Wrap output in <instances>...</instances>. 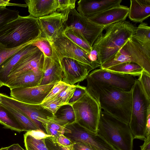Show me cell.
Segmentation results:
<instances>
[{"instance_id": "obj_1", "label": "cell", "mask_w": 150, "mask_h": 150, "mask_svg": "<svg viewBox=\"0 0 150 150\" xmlns=\"http://www.w3.org/2000/svg\"><path fill=\"white\" fill-rule=\"evenodd\" d=\"M86 79L87 92L95 99L101 109L129 124L132 104V89L127 91L96 83L87 77Z\"/></svg>"}, {"instance_id": "obj_2", "label": "cell", "mask_w": 150, "mask_h": 150, "mask_svg": "<svg viewBox=\"0 0 150 150\" xmlns=\"http://www.w3.org/2000/svg\"><path fill=\"white\" fill-rule=\"evenodd\" d=\"M137 28L126 21L105 27V33H101L92 46L97 50L100 66L115 55L135 34Z\"/></svg>"}, {"instance_id": "obj_3", "label": "cell", "mask_w": 150, "mask_h": 150, "mask_svg": "<svg viewBox=\"0 0 150 150\" xmlns=\"http://www.w3.org/2000/svg\"><path fill=\"white\" fill-rule=\"evenodd\" d=\"M38 19L19 16L0 28V43L9 48L32 43L41 38Z\"/></svg>"}, {"instance_id": "obj_4", "label": "cell", "mask_w": 150, "mask_h": 150, "mask_svg": "<svg viewBox=\"0 0 150 150\" xmlns=\"http://www.w3.org/2000/svg\"><path fill=\"white\" fill-rule=\"evenodd\" d=\"M97 133L116 150H133L134 138L128 124L101 111Z\"/></svg>"}, {"instance_id": "obj_5", "label": "cell", "mask_w": 150, "mask_h": 150, "mask_svg": "<svg viewBox=\"0 0 150 150\" xmlns=\"http://www.w3.org/2000/svg\"><path fill=\"white\" fill-rule=\"evenodd\" d=\"M129 62L138 64L150 74V45L139 40L133 35L113 57L101 65L100 68L105 69Z\"/></svg>"}, {"instance_id": "obj_6", "label": "cell", "mask_w": 150, "mask_h": 150, "mask_svg": "<svg viewBox=\"0 0 150 150\" xmlns=\"http://www.w3.org/2000/svg\"><path fill=\"white\" fill-rule=\"evenodd\" d=\"M150 110V98L145 93L138 79L132 88L130 119L128 124L133 138L144 140L146 138V123Z\"/></svg>"}, {"instance_id": "obj_7", "label": "cell", "mask_w": 150, "mask_h": 150, "mask_svg": "<svg viewBox=\"0 0 150 150\" xmlns=\"http://www.w3.org/2000/svg\"><path fill=\"white\" fill-rule=\"evenodd\" d=\"M64 27L61 28L54 38L47 40L52 50L51 58L60 63L64 58L75 59L90 66L93 70L100 65L93 63L90 60L89 54L75 44L64 34Z\"/></svg>"}, {"instance_id": "obj_8", "label": "cell", "mask_w": 150, "mask_h": 150, "mask_svg": "<svg viewBox=\"0 0 150 150\" xmlns=\"http://www.w3.org/2000/svg\"><path fill=\"white\" fill-rule=\"evenodd\" d=\"M75 122L97 133L101 109L97 101L87 92L72 105Z\"/></svg>"}, {"instance_id": "obj_9", "label": "cell", "mask_w": 150, "mask_h": 150, "mask_svg": "<svg viewBox=\"0 0 150 150\" xmlns=\"http://www.w3.org/2000/svg\"><path fill=\"white\" fill-rule=\"evenodd\" d=\"M1 103L22 113L29 118L39 129L46 133L43 125L47 124L53 117L54 115L51 112L44 108L41 104L25 103L1 93Z\"/></svg>"}, {"instance_id": "obj_10", "label": "cell", "mask_w": 150, "mask_h": 150, "mask_svg": "<svg viewBox=\"0 0 150 150\" xmlns=\"http://www.w3.org/2000/svg\"><path fill=\"white\" fill-rule=\"evenodd\" d=\"M66 26L71 28L91 47L105 28L80 14L75 8L68 14L64 24V27Z\"/></svg>"}, {"instance_id": "obj_11", "label": "cell", "mask_w": 150, "mask_h": 150, "mask_svg": "<svg viewBox=\"0 0 150 150\" xmlns=\"http://www.w3.org/2000/svg\"><path fill=\"white\" fill-rule=\"evenodd\" d=\"M63 135L73 144L83 143L98 150H116L101 136L75 122L64 127Z\"/></svg>"}, {"instance_id": "obj_12", "label": "cell", "mask_w": 150, "mask_h": 150, "mask_svg": "<svg viewBox=\"0 0 150 150\" xmlns=\"http://www.w3.org/2000/svg\"><path fill=\"white\" fill-rule=\"evenodd\" d=\"M87 77L96 83L127 91L132 90L136 79L131 75L113 72L100 68L93 70Z\"/></svg>"}, {"instance_id": "obj_13", "label": "cell", "mask_w": 150, "mask_h": 150, "mask_svg": "<svg viewBox=\"0 0 150 150\" xmlns=\"http://www.w3.org/2000/svg\"><path fill=\"white\" fill-rule=\"evenodd\" d=\"M60 64L63 72L62 81L70 85L83 81L93 70L88 65L69 58H63Z\"/></svg>"}, {"instance_id": "obj_14", "label": "cell", "mask_w": 150, "mask_h": 150, "mask_svg": "<svg viewBox=\"0 0 150 150\" xmlns=\"http://www.w3.org/2000/svg\"><path fill=\"white\" fill-rule=\"evenodd\" d=\"M55 83L30 87L10 89L11 97L29 104H41Z\"/></svg>"}, {"instance_id": "obj_15", "label": "cell", "mask_w": 150, "mask_h": 150, "mask_svg": "<svg viewBox=\"0 0 150 150\" xmlns=\"http://www.w3.org/2000/svg\"><path fill=\"white\" fill-rule=\"evenodd\" d=\"M44 59V54L39 49L25 56L14 66L6 83L17 76L28 72H42Z\"/></svg>"}, {"instance_id": "obj_16", "label": "cell", "mask_w": 150, "mask_h": 150, "mask_svg": "<svg viewBox=\"0 0 150 150\" xmlns=\"http://www.w3.org/2000/svg\"><path fill=\"white\" fill-rule=\"evenodd\" d=\"M38 19L41 32V38L47 40L56 36L58 32L64 27L66 21L64 14L57 11Z\"/></svg>"}, {"instance_id": "obj_17", "label": "cell", "mask_w": 150, "mask_h": 150, "mask_svg": "<svg viewBox=\"0 0 150 150\" xmlns=\"http://www.w3.org/2000/svg\"><path fill=\"white\" fill-rule=\"evenodd\" d=\"M129 8L120 5L96 14L88 18L91 21L104 26L125 21L128 16Z\"/></svg>"}, {"instance_id": "obj_18", "label": "cell", "mask_w": 150, "mask_h": 150, "mask_svg": "<svg viewBox=\"0 0 150 150\" xmlns=\"http://www.w3.org/2000/svg\"><path fill=\"white\" fill-rule=\"evenodd\" d=\"M122 0H86L78 2L77 11L87 18L104 10L120 5Z\"/></svg>"}, {"instance_id": "obj_19", "label": "cell", "mask_w": 150, "mask_h": 150, "mask_svg": "<svg viewBox=\"0 0 150 150\" xmlns=\"http://www.w3.org/2000/svg\"><path fill=\"white\" fill-rule=\"evenodd\" d=\"M63 72L60 64L44 55L42 76L39 85L55 83L62 81Z\"/></svg>"}, {"instance_id": "obj_20", "label": "cell", "mask_w": 150, "mask_h": 150, "mask_svg": "<svg viewBox=\"0 0 150 150\" xmlns=\"http://www.w3.org/2000/svg\"><path fill=\"white\" fill-rule=\"evenodd\" d=\"M32 43L28 44L11 55L0 65V82L4 85L14 66L25 56L39 50Z\"/></svg>"}, {"instance_id": "obj_21", "label": "cell", "mask_w": 150, "mask_h": 150, "mask_svg": "<svg viewBox=\"0 0 150 150\" xmlns=\"http://www.w3.org/2000/svg\"><path fill=\"white\" fill-rule=\"evenodd\" d=\"M30 15L36 18L47 16L57 11L58 0H25Z\"/></svg>"}, {"instance_id": "obj_22", "label": "cell", "mask_w": 150, "mask_h": 150, "mask_svg": "<svg viewBox=\"0 0 150 150\" xmlns=\"http://www.w3.org/2000/svg\"><path fill=\"white\" fill-rule=\"evenodd\" d=\"M128 16L135 23H142L150 16V0H131Z\"/></svg>"}, {"instance_id": "obj_23", "label": "cell", "mask_w": 150, "mask_h": 150, "mask_svg": "<svg viewBox=\"0 0 150 150\" xmlns=\"http://www.w3.org/2000/svg\"><path fill=\"white\" fill-rule=\"evenodd\" d=\"M42 72L31 71L13 79L4 85L10 89L19 87H30L40 85Z\"/></svg>"}, {"instance_id": "obj_24", "label": "cell", "mask_w": 150, "mask_h": 150, "mask_svg": "<svg viewBox=\"0 0 150 150\" xmlns=\"http://www.w3.org/2000/svg\"><path fill=\"white\" fill-rule=\"evenodd\" d=\"M63 127L75 122V116L71 105L69 104L60 106L50 120Z\"/></svg>"}, {"instance_id": "obj_25", "label": "cell", "mask_w": 150, "mask_h": 150, "mask_svg": "<svg viewBox=\"0 0 150 150\" xmlns=\"http://www.w3.org/2000/svg\"><path fill=\"white\" fill-rule=\"evenodd\" d=\"M104 69L113 72L134 76H139L144 70L138 64L130 62L122 63Z\"/></svg>"}, {"instance_id": "obj_26", "label": "cell", "mask_w": 150, "mask_h": 150, "mask_svg": "<svg viewBox=\"0 0 150 150\" xmlns=\"http://www.w3.org/2000/svg\"><path fill=\"white\" fill-rule=\"evenodd\" d=\"M0 123L6 128L20 132L24 129L15 118L6 108L0 103Z\"/></svg>"}, {"instance_id": "obj_27", "label": "cell", "mask_w": 150, "mask_h": 150, "mask_svg": "<svg viewBox=\"0 0 150 150\" xmlns=\"http://www.w3.org/2000/svg\"><path fill=\"white\" fill-rule=\"evenodd\" d=\"M3 104L22 127L24 131L27 132L40 129L29 118L23 114L10 106Z\"/></svg>"}, {"instance_id": "obj_28", "label": "cell", "mask_w": 150, "mask_h": 150, "mask_svg": "<svg viewBox=\"0 0 150 150\" xmlns=\"http://www.w3.org/2000/svg\"><path fill=\"white\" fill-rule=\"evenodd\" d=\"M64 33L71 40L89 54L92 49L91 47L79 35L69 27H64Z\"/></svg>"}, {"instance_id": "obj_29", "label": "cell", "mask_w": 150, "mask_h": 150, "mask_svg": "<svg viewBox=\"0 0 150 150\" xmlns=\"http://www.w3.org/2000/svg\"><path fill=\"white\" fill-rule=\"evenodd\" d=\"M23 135L26 150H49L45 144V139H38L26 133Z\"/></svg>"}, {"instance_id": "obj_30", "label": "cell", "mask_w": 150, "mask_h": 150, "mask_svg": "<svg viewBox=\"0 0 150 150\" xmlns=\"http://www.w3.org/2000/svg\"><path fill=\"white\" fill-rule=\"evenodd\" d=\"M18 10H12L6 6H0V28L16 19L19 16Z\"/></svg>"}, {"instance_id": "obj_31", "label": "cell", "mask_w": 150, "mask_h": 150, "mask_svg": "<svg viewBox=\"0 0 150 150\" xmlns=\"http://www.w3.org/2000/svg\"><path fill=\"white\" fill-rule=\"evenodd\" d=\"M133 36L143 43L150 45V27L145 23H142L137 27Z\"/></svg>"}, {"instance_id": "obj_32", "label": "cell", "mask_w": 150, "mask_h": 150, "mask_svg": "<svg viewBox=\"0 0 150 150\" xmlns=\"http://www.w3.org/2000/svg\"><path fill=\"white\" fill-rule=\"evenodd\" d=\"M46 133L50 136V137L54 141L57 142L58 137L64 132V127L50 121L43 125Z\"/></svg>"}, {"instance_id": "obj_33", "label": "cell", "mask_w": 150, "mask_h": 150, "mask_svg": "<svg viewBox=\"0 0 150 150\" xmlns=\"http://www.w3.org/2000/svg\"><path fill=\"white\" fill-rule=\"evenodd\" d=\"M32 43L25 44L16 48H9L0 43V65L11 55L23 47Z\"/></svg>"}, {"instance_id": "obj_34", "label": "cell", "mask_w": 150, "mask_h": 150, "mask_svg": "<svg viewBox=\"0 0 150 150\" xmlns=\"http://www.w3.org/2000/svg\"><path fill=\"white\" fill-rule=\"evenodd\" d=\"M32 44L37 47L43 53L44 55L52 57V47L47 40L40 38L34 42Z\"/></svg>"}, {"instance_id": "obj_35", "label": "cell", "mask_w": 150, "mask_h": 150, "mask_svg": "<svg viewBox=\"0 0 150 150\" xmlns=\"http://www.w3.org/2000/svg\"><path fill=\"white\" fill-rule=\"evenodd\" d=\"M76 1L75 0H58L59 6L57 11L63 13L67 18L70 10L75 8Z\"/></svg>"}, {"instance_id": "obj_36", "label": "cell", "mask_w": 150, "mask_h": 150, "mask_svg": "<svg viewBox=\"0 0 150 150\" xmlns=\"http://www.w3.org/2000/svg\"><path fill=\"white\" fill-rule=\"evenodd\" d=\"M76 85L68 86L57 96L63 105L68 104L75 91Z\"/></svg>"}, {"instance_id": "obj_37", "label": "cell", "mask_w": 150, "mask_h": 150, "mask_svg": "<svg viewBox=\"0 0 150 150\" xmlns=\"http://www.w3.org/2000/svg\"><path fill=\"white\" fill-rule=\"evenodd\" d=\"M68 85L62 81L55 83L42 103L47 101L57 96Z\"/></svg>"}, {"instance_id": "obj_38", "label": "cell", "mask_w": 150, "mask_h": 150, "mask_svg": "<svg viewBox=\"0 0 150 150\" xmlns=\"http://www.w3.org/2000/svg\"><path fill=\"white\" fill-rule=\"evenodd\" d=\"M41 104L44 108L51 112L53 115L60 106L64 105L57 96Z\"/></svg>"}, {"instance_id": "obj_39", "label": "cell", "mask_w": 150, "mask_h": 150, "mask_svg": "<svg viewBox=\"0 0 150 150\" xmlns=\"http://www.w3.org/2000/svg\"><path fill=\"white\" fill-rule=\"evenodd\" d=\"M139 81L145 93L150 98V74L143 70L139 76Z\"/></svg>"}, {"instance_id": "obj_40", "label": "cell", "mask_w": 150, "mask_h": 150, "mask_svg": "<svg viewBox=\"0 0 150 150\" xmlns=\"http://www.w3.org/2000/svg\"><path fill=\"white\" fill-rule=\"evenodd\" d=\"M44 142L49 150H73V145L68 147L64 146L57 142L52 140L50 137L45 138Z\"/></svg>"}, {"instance_id": "obj_41", "label": "cell", "mask_w": 150, "mask_h": 150, "mask_svg": "<svg viewBox=\"0 0 150 150\" xmlns=\"http://www.w3.org/2000/svg\"><path fill=\"white\" fill-rule=\"evenodd\" d=\"M76 85V89L68 104L71 105L87 92L86 87L80 86L79 82Z\"/></svg>"}, {"instance_id": "obj_42", "label": "cell", "mask_w": 150, "mask_h": 150, "mask_svg": "<svg viewBox=\"0 0 150 150\" xmlns=\"http://www.w3.org/2000/svg\"><path fill=\"white\" fill-rule=\"evenodd\" d=\"M26 133L38 139H45L51 136L40 129L27 132Z\"/></svg>"}, {"instance_id": "obj_43", "label": "cell", "mask_w": 150, "mask_h": 150, "mask_svg": "<svg viewBox=\"0 0 150 150\" xmlns=\"http://www.w3.org/2000/svg\"><path fill=\"white\" fill-rule=\"evenodd\" d=\"M73 150H98L93 147L83 143H76L73 144Z\"/></svg>"}, {"instance_id": "obj_44", "label": "cell", "mask_w": 150, "mask_h": 150, "mask_svg": "<svg viewBox=\"0 0 150 150\" xmlns=\"http://www.w3.org/2000/svg\"><path fill=\"white\" fill-rule=\"evenodd\" d=\"M57 142L60 144L65 146H72L73 143L63 134L60 135L57 138Z\"/></svg>"}, {"instance_id": "obj_45", "label": "cell", "mask_w": 150, "mask_h": 150, "mask_svg": "<svg viewBox=\"0 0 150 150\" xmlns=\"http://www.w3.org/2000/svg\"><path fill=\"white\" fill-rule=\"evenodd\" d=\"M98 52L97 49L92 47V49L89 54V57L92 62L100 65L98 59Z\"/></svg>"}, {"instance_id": "obj_46", "label": "cell", "mask_w": 150, "mask_h": 150, "mask_svg": "<svg viewBox=\"0 0 150 150\" xmlns=\"http://www.w3.org/2000/svg\"><path fill=\"white\" fill-rule=\"evenodd\" d=\"M10 0H0V6H15L21 7H27L26 4H16L10 2Z\"/></svg>"}, {"instance_id": "obj_47", "label": "cell", "mask_w": 150, "mask_h": 150, "mask_svg": "<svg viewBox=\"0 0 150 150\" xmlns=\"http://www.w3.org/2000/svg\"><path fill=\"white\" fill-rule=\"evenodd\" d=\"M144 140L143 144L140 146L141 150H150V136L146 138Z\"/></svg>"}, {"instance_id": "obj_48", "label": "cell", "mask_w": 150, "mask_h": 150, "mask_svg": "<svg viewBox=\"0 0 150 150\" xmlns=\"http://www.w3.org/2000/svg\"><path fill=\"white\" fill-rule=\"evenodd\" d=\"M150 136V110L149 111L146 123V138Z\"/></svg>"}, {"instance_id": "obj_49", "label": "cell", "mask_w": 150, "mask_h": 150, "mask_svg": "<svg viewBox=\"0 0 150 150\" xmlns=\"http://www.w3.org/2000/svg\"><path fill=\"white\" fill-rule=\"evenodd\" d=\"M7 150H25L18 144H13L7 147Z\"/></svg>"}, {"instance_id": "obj_50", "label": "cell", "mask_w": 150, "mask_h": 150, "mask_svg": "<svg viewBox=\"0 0 150 150\" xmlns=\"http://www.w3.org/2000/svg\"><path fill=\"white\" fill-rule=\"evenodd\" d=\"M0 150H7V147H2L0 149Z\"/></svg>"}, {"instance_id": "obj_51", "label": "cell", "mask_w": 150, "mask_h": 150, "mask_svg": "<svg viewBox=\"0 0 150 150\" xmlns=\"http://www.w3.org/2000/svg\"><path fill=\"white\" fill-rule=\"evenodd\" d=\"M3 86H4L3 84L0 82V88Z\"/></svg>"}, {"instance_id": "obj_52", "label": "cell", "mask_w": 150, "mask_h": 150, "mask_svg": "<svg viewBox=\"0 0 150 150\" xmlns=\"http://www.w3.org/2000/svg\"><path fill=\"white\" fill-rule=\"evenodd\" d=\"M2 102V100L1 98V93H0V103Z\"/></svg>"}]
</instances>
